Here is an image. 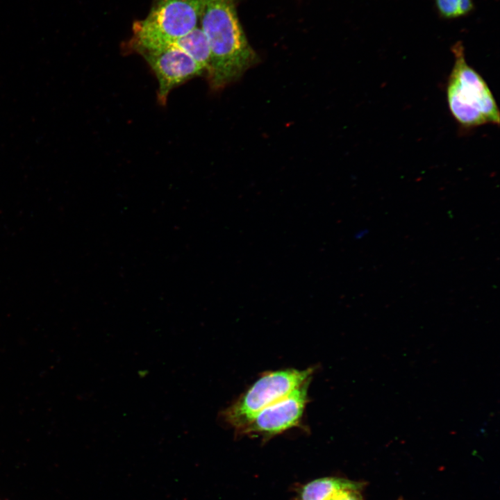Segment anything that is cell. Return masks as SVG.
<instances>
[{
    "instance_id": "1",
    "label": "cell",
    "mask_w": 500,
    "mask_h": 500,
    "mask_svg": "<svg viewBox=\"0 0 500 500\" xmlns=\"http://www.w3.org/2000/svg\"><path fill=\"white\" fill-rule=\"evenodd\" d=\"M210 49V85L219 90L258 62L240 23L236 0H203L199 18Z\"/></svg>"
},
{
    "instance_id": "2",
    "label": "cell",
    "mask_w": 500,
    "mask_h": 500,
    "mask_svg": "<svg viewBox=\"0 0 500 500\" xmlns=\"http://www.w3.org/2000/svg\"><path fill=\"white\" fill-rule=\"evenodd\" d=\"M451 50L455 60L446 85L451 116L465 129L499 125V110L493 94L482 76L467 62L462 42L456 43Z\"/></svg>"
},
{
    "instance_id": "3",
    "label": "cell",
    "mask_w": 500,
    "mask_h": 500,
    "mask_svg": "<svg viewBox=\"0 0 500 500\" xmlns=\"http://www.w3.org/2000/svg\"><path fill=\"white\" fill-rule=\"evenodd\" d=\"M203 0H154L147 17L133 24V49L169 45L199 22Z\"/></svg>"
},
{
    "instance_id": "4",
    "label": "cell",
    "mask_w": 500,
    "mask_h": 500,
    "mask_svg": "<svg viewBox=\"0 0 500 500\" xmlns=\"http://www.w3.org/2000/svg\"><path fill=\"white\" fill-rule=\"evenodd\" d=\"M312 373V368L266 372L238 399L222 410L219 418L238 432L260 410L310 381Z\"/></svg>"
},
{
    "instance_id": "5",
    "label": "cell",
    "mask_w": 500,
    "mask_h": 500,
    "mask_svg": "<svg viewBox=\"0 0 500 500\" xmlns=\"http://www.w3.org/2000/svg\"><path fill=\"white\" fill-rule=\"evenodd\" d=\"M310 381L260 410L238 433L269 439L299 426L308 401Z\"/></svg>"
},
{
    "instance_id": "6",
    "label": "cell",
    "mask_w": 500,
    "mask_h": 500,
    "mask_svg": "<svg viewBox=\"0 0 500 500\" xmlns=\"http://www.w3.org/2000/svg\"><path fill=\"white\" fill-rule=\"evenodd\" d=\"M134 50L144 58L155 73L158 82V101L162 106L172 89L204 71L185 52L172 45Z\"/></svg>"
},
{
    "instance_id": "7",
    "label": "cell",
    "mask_w": 500,
    "mask_h": 500,
    "mask_svg": "<svg viewBox=\"0 0 500 500\" xmlns=\"http://www.w3.org/2000/svg\"><path fill=\"white\" fill-rule=\"evenodd\" d=\"M352 481L334 476L318 478L297 488L294 500H330L338 490Z\"/></svg>"
},
{
    "instance_id": "8",
    "label": "cell",
    "mask_w": 500,
    "mask_h": 500,
    "mask_svg": "<svg viewBox=\"0 0 500 500\" xmlns=\"http://www.w3.org/2000/svg\"><path fill=\"white\" fill-rule=\"evenodd\" d=\"M169 45L185 52L204 70L208 71L210 63V49L208 39L199 24Z\"/></svg>"
},
{
    "instance_id": "9",
    "label": "cell",
    "mask_w": 500,
    "mask_h": 500,
    "mask_svg": "<svg viewBox=\"0 0 500 500\" xmlns=\"http://www.w3.org/2000/svg\"><path fill=\"white\" fill-rule=\"evenodd\" d=\"M362 484L352 481L349 485L338 490L330 500H362L361 495Z\"/></svg>"
},
{
    "instance_id": "10",
    "label": "cell",
    "mask_w": 500,
    "mask_h": 500,
    "mask_svg": "<svg viewBox=\"0 0 500 500\" xmlns=\"http://www.w3.org/2000/svg\"><path fill=\"white\" fill-rule=\"evenodd\" d=\"M458 1L459 0H435V3L442 16L447 18H452L458 17L457 9Z\"/></svg>"
},
{
    "instance_id": "11",
    "label": "cell",
    "mask_w": 500,
    "mask_h": 500,
    "mask_svg": "<svg viewBox=\"0 0 500 500\" xmlns=\"http://www.w3.org/2000/svg\"><path fill=\"white\" fill-rule=\"evenodd\" d=\"M473 8L472 0H459L458 3V17L462 16L469 12Z\"/></svg>"
}]
</instances>
